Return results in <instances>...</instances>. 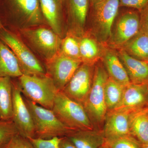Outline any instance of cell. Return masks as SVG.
<instances>
[{
    "label": "cell",
    "instance_id": "cell-1",
    "mask_svg": "<svg viewBox=\"0 0 148 148\" xmlns=\"http://www.w3.org/2000/svg\"><path fill=\"white\" fill-rule=\"evenodd\" d=\"M0 18H4L10 29L47 25L40 0H0Z\"/></svg>",
    "mask_w": 148,
    "mask_h": 148
},
{
    "label": "cell",
    "instance_id": "cell-2",
    "mask_svg": "<svg viewBox=\"0 0 148 148\" xmlns=\"http://www.w3.org/2000/svg\"><path fill=\"white\" fill-rule=\"evenodd\" d=\"M109 76L103 64L95 65L92 87L83 105L90 122L95 129L103 130L108 112L104 88Z\"/></svg>",
    "mask_w": 148,
    "mask_h": 148
},
{
    "label": "cell",
    "instance_id": "cell-3",
    "mask_svg": "<svg viewBox=\"0 0 148 148\" xmlns=\"http://www.w3.org/2000/svg\"><path fill=\"white\" fill-rule=\"evenodd\" d=\"M119 0H90L89 12L91 33L96 40L107 44L118 15Z\"/></svg>",
    "mask_w": 148,
    "mask_h": 148
},
{
    "label": "cell",
    "instance_id": "cell-4",
    "mask_svg": "<svg viewBox=\"0 0 148 148\" xmlns=\"http://www.w3.org/2000/svg\"><path fill=\"white\" fill-rule=\"evenodd\" d=\"M21 93L37 105L52 110L58 90L47 74L43 75H23L18 78Z\"/></svg>",
    "mask_w": 148,
    "mask_h": 148
},
{
    "label": "cell",
    "instance_id": "cell-5",
    "mask_svg": "<svg viewBox=\"0 0 148 148\" xmlns=\"http://www.w3.org/2000/svg\"><path fill=\"white\" fill-rule=\"evenodd\" d=\"M0 39L8 46L16 56L23 75H43L46 74L45 67L30 50L18 33L13 29L4 27L0 30Z\"/></svg>",
    "mask_w": 148,
    "mask_h": 148
},
{
    "label": "cell",
    "instance_id": "cell-6",
    "mask_svg": "<svg viewBox=\"0 0 148 148\" xmlns=\"http://www.w3.org/2000/svg\"><path fill=\"white\" fill-rule=\"evenodd\" d=\"M24 98L34 121L35 138L44 139L62 138L67 137L75 131L62 123L52 110L46 108Z\"/></svg>",
    "mask_w": 148,
    "mask_h": 148
},
{
    "label": "cell",
    "instance_id": "cell-7",
    "mask_svg": "<svg viewBox=\"0 0 148 148\" xmlns=\"http://www.w3.org/2000/svg\"><path fill=\"white\" fill-rule=\"evenodd\" d=\"M52 110L60 121L71 129H95L83 106L61 91H58L56 94Z\"/></svg>",
    "mask_w": 148,
    "mask_h": 148
},
{
    "label": "cell",
    "instance_id": "cell-8",
    "mask_svg": "<svg viewBox=\"0 0 148 148\" xmlns=\"http://www.w3.org/2000/svg\"><path fill=\"white\" fill-rule=\"evenodd\" d=\"M18 32L45 62L59 53L62 38L50 28L41 26L20 28Z\"/></svg>",
    "mask_w": 148,
    "mask_h": 148
},
{
    "label": "cell",
    "instance_id": "cell-9",
    "mask_svg": "<svg viewBox=\"0 0 148 148\" xmlns=\"http://www.w3.org/2000/svg\"><path fill=\"white\" fill-rule=\"evenodd\" d=\"M130 9L121 13L113 27L110 38L107 43L111 48L119 49L140 31V12Z\"/></svg>",
    "mask_w": 148,
    "mask_h": 148
},
{
    "label": "cell",
    "instance_id": "cell-10",
    "mask_svg": "<svg viewBox=\"0 0 148 148\" xmlns=\"http://www.w3.org/2000/svg\"><path fill=\"white\" fill-rule=\"evenodd\" d=\"M95 65L82 63L61 91L83 106L92 87Z\"/></svg>",
    "mask_w": 148,
    "mask_h": 148
},
{
    "label": "cell",
    "instance_id": "cell-11",
    "mask_svg": "<svg viewBox=\"0 0 148 148\" xmlns=\"http://www.w3.org/2000/svg\"><path fill=\"white\" fill-rule=\"evenodd\" d=\"M13 105L12 121L18 133L27 138L36 137L32 114L22 96L18 82L12 80Z\"/></svg>",
    "mask_w": 148,
    "mask_h": 148
},
{
    "label": "cell",
    "instance_id": "cell-12",
    "mask_svg": "<svg viewBox=\"0 0 148 148\" xmlns=\"http://www.w3.org/2000/svg\"><path fill=\"white\" fill-rule=\"evenodd\" d=\"M82 63L58 53L45 62V67L47 75L53 80L58 91H62Z\"/></svg>",
    "mask_w": 148,
    "mask_h": 148
},
{
    "label": "cell",
    "instance_id": "cell-13",
    "mask_svg": "<svg viewBox=\"0 0 148 148\" xmlns=\"http://www.w3.org/2000/svg\"><path fill=\"white\" fill-rule=\"evenodd\" d=\"M64 6L68 22V32L81 36L86 32L90 0H65Z\"/></svg>",
    "mask_w": 148,
    "mask_h": 148
},
{
    "label": "cell",
    "instance_id": "cell-14",
    "mask_svg": "<svg viewBox=\"0 0 148 148\" xmlns=\"http://www.w3.org/2000/svg\"><path fill=\"white\" fill-rule=\"evenodd\" d=\"M148 106V85L130 83L125 86L122 98L114 110L132 112Z\"/></svg>",
    "mask_w": 148,
    "mask_h": 148
},
{
    "label": "cell",
    "instance_id": "cell-15",
    "mask_svg": "<svg viewBox=\"0 0 148 148\" xmlns=\"http://www.w3.org/2000/svg\"><path fill=\"white\" fill-rule=\"evenodd\" d=\"M130 113L128 111L123 110H113L107 112L103 127L106 140L130 134Z\"/></svg>",
    "mask_w": 148,
    "mask_h": 148
},
{
    "label": "cell",
    "instance_id": "cell-16",
    "mask_svg": "<svg viewBox=\"0 0 148 148\" xmlns=\"http://www.w3.org/2000/svg\"><path fill=\"white\" fill-rule=\"evenodd\" d=\"M47 25L61 38L64 37V7L57 0H40Z\"/></svg>",
    "mask_w": 148,
    "mask_h": 148
},
{
    "label": "cell",
    "instance_id": "cell-17",
    "mask_svg": "<svg viewBox=\"0 0 148 148\" xmlns=\"http://www.w3.org/2000/svg\"><path fill=\"white\" fill-rule=\"evenodd\" d=\"M101 60L109 77L125 86L131 83L117 51L106 47Z\"/></svg>",
    "mask_w": 148,
    "mask_h": 148
},
{
    "label": "cell",
    "instance_id": "cell-18",
    "mask_svg": "<svg viewBox=\"0 0 148 148\" xmlns=\"http://www.w3.org/2000/svg\"><path fill=\"white\" fill-rule=\"evenodd\" d=\"M117 52L126 70L130 83L148 85V62L133 58L122 49H119Z\"/></svg>",
    "mask_w": 148,
    "mask_h": 148
},
{
    "label": "cell",
    "instance_id": "cell-19",
    "mask_svg": "<svg viewBox=\"0 0 148 148\" xmlns=\"http://www.w3.org/2000/svg\"><path fill=\"white\" fill-rule=\"evenodd\" d=\"M79 38L80 54L82 63L95 65L101 60L106 47L93 36L85 33Z\"/></svg>",
    "mask_w": 148,
    "mask_h": 148
},
{
    "label": "cell",
    "instance_id": "cell-20",
    "mask_svg": "<svg viewBox=\"0 0 148 148\" xmlns=\"http://www.w3.org/2000/svg\"><path fill=\"white\" fill-rule=\"evenodd\" d=\"M67 137L77 148H100L105 143L103 130H77Z\"/></svg>",
    "mask_w": 148,
    "mask_h": 148
},
{
    "label": "cell",
    "instance_id": "cell-21",
    "mask_svg": "<svg viewBox=\"0 0 148 148\" xmlns=\"http://www.w3.org/2000/svg\"><path fill=\"white\" fill-rule=\"evenodd\" d=\"M23 75L16 56L0 39V77L18 78Z\"/></svg>",
    "mask_w": 148,
    "mask_h": 148
},
{
    "label": "cell",
    "instance_id": "cell-22",
    "mask_svg": "<svg viewBox=\"0 0 148 148\" xmlns=\"http://www.w3.org/2000/svg\"><path fill=\"white\" fill-rule=\"evenodd\" d=\"M130 134L142 144L148 143V106L130 113Z\"/></svg>",
    "mask_w": 148,
    "mask_h": 148
},
{
    "label": "cell",
    "instance_id": "cell-23",
    "mask_svg": "<svg viewBox=\"0 0 148 148\" xmlns=\"http://www.w3.org/2000/svg\"><path fill=\"white\" fill-rule=\"evenodd\" d=\"M12 78L0 77V120H12Z\"/></svg>",
    "mask_w": 148,
    "mask_h": 148
},
{
    "label": "cell",
    "instance_id": "cell-24",
    "mask_svg": "<svg viewBox=\"0 0 148 148\" xmlns=\"http://www.w3.org/2000/svg\"><path fill=\"white\" fill-rule=\"evenodd\" d=\"M119 49L133 58L148 62V35L140 30Z\"/></svg>",
    "mask_w": 148,
    "mask_h": 148
},
{
    "label": "cell",
    "instance_id": "cell-25",
    "mask_svg": "<svg viewBox=\"0 0 148 148\" xmlns=\"http://www.w3.org/2000/svg\"><path fill=\"white\" fill-rule=\"evenodd\" d=\"M125 86L109 77L104 88L108 111L114 110L119 105L121 101Z\"/></svg>",
    "mask_w": 148,
    "mask_h": 148
},
{
    "label": "cell",
    "instance_id": "cell-26",
    "mask_svg": "<svg viewBox=\"0 0 148 148\" xmlns=\"http://www.w3.org/2000/svg\"><path fill=\"white\" fill-rule=\"evenodd\" d=\"M79 37L71 32H67L61 40L59 53L69 58L82 61Z\"/></svg>",
    "mask_w": 148,
    "mask_h": 148
},
{
    "label": "cell",
    "instance_id": "cell-27",
    "mask_svg": "<svg viewBox=\"0 0 148 148\" xmlns=\"http://www.w3.org/2000/svg\"><path fill=\"white\" fill-rule=\"evenodd\" d=\"M105 143L109 148H142V143L130 134L107 139Z\"/></svg>",
    "mask_w": 148,
    "mask_h": 148
},
{
    "label": "cell",
    "instance_id": "cell-28",
    "mask_svg": "<svg viewBox=\"0 0 148 148\" xmlns=\"http://www.w3.org/2000/svg\"><path fill=\"white\" fill-rule=\"evenodd\" d=\"M18 133L12 120H0V148H6L13 137Z\"/></svg>",
    "mask_w": 148,
    "mask_h": 148
},
{
    "label": "cell",
    "instance_id": "cell-29",
    "mask_svg": "<svg viewBox=\"0 0 148 148\" xmlns=\"http://www.w3.org/2000/svg\"><path fill=\"white\" fill-rule=\"evenodd\" d=\"M35 148H59L61 138L44 139L34 138H28Z\"/></svg>",
    "mask_w": 148,
    "mask_h": 148
},
{
    "label": "cell",
    "instance_id": "cell-30",
    "mask_svg": "<svg viewBox=\"0 0 148 148\" xmlns=\"http://www.w3.org/2000/svg\"><path fill=\"white\" fill-rule=\"evenodd\" d=\"M6 148H35L28 138L16 134L12 138Z\"/></svg>",
    "mask_w": 148,
    "mask_h": 148
},
{
    "label": "cell",
    "instance_id": "cell-31",
    "mask_svg": "<svg viewBox=\"0 0 148 148\" xmlns=\"http://www.w3.org/2000/svg\"><path fill=\"white\" fill-rule=\"evenodd\" d=\"M120 7L134 9L140 11L148 5V0H119Z\"/></svg>",
    "mask_w": 148,
    "mask_h": 148
},
{
    "label": "cell",
    "instance_id": "cell-32",
    "mask_svg": "<svg viewBox=\"0 0 148 148\" xmlns=\"http://www.w3.org/2000/svg\"><path fill=\"white\" fill-rule=\"evenodd\" d=\"M140 30L148 35V5L140 11Z\"/></svg>",
    "mask_w": 148,
    "mask_h": 148
},
{
    "label": "cell",
    "instance_id": "cell-33",
    "mask_svg": "<svg viewBox=\"0 0 148 148\" xmlns=\"http://www.w3.org/2000/svg\"><path fill=\"white\" fill-rule=\"evenodd\" d=\"M59 148H77L67 137L61 138Z\"/></svg>",
    "mask_w": 148,
    "mask_h": 148
},
{
    "label": "cell",
    "instance_id": "cell-34",
    "mask_svg": "<svg viewBox=\"0 0 148 148\" xmlns=\"http://www.w3.org/2000/svg\"><path fill=\"white\" fill-rule=\"evenodd\" d=\"M58 2L60 3L61 5H63L64 7V4H65V0H57Z\"/></svg>",
    "mask_w": 148,
    "mask_h": 148
},
{
    "label": "cell",
    "instance_id": "cell-35",
    "mask_svg": "<svg viewBox=\"0 0 148 148\" xmlns=\"http://www.w3.org/2000/svg\"><path fill=\"white\" fill-rule=\"evenodd\" d=\"M100 148H109V147H108V146L106 144V143H105L103 145L101 146V147H100Z\"/></svg>",
    "mask_w": 148,
    "mask_h": 148
},
{
    "label": "cell",
    "instance_id": "cell-36",
    "mask_svg": "<svg viewBox=\"0 0 148 148\" xmlns=\"http://www.w3.org/2000/svg\"><path fill=\"white\" fill-rule=\"evenodd\" d=\"M142 148H148V143L145 144H142Z\"/></svg>",
    "mask_w": 148,
    "mask_h": 148
},
{
    "label": "cell",
    "instance_id": "cell-37",
    "mask_svg": "<svg viewBox=\"0 0 148 148\" xmlns=\"http://www.w3.org/2000/svg\"><path fill=\"white\" fill-rule=\"evenodd\" d=\"M3 27V25L2 23V21H1V18H0V30H1V29H2V28Z\"/></svg>",
    "mask_w": 148,
    "mask_h": 148
},
{
    "label": "cell",
    "instance_id": "cell-38",
    "mask_svg": "<svg viewBox=\"0 0 148 148\" xmlns=\"http://www.w3.org/2000/svg\"></svg>",
    "mask_w": 148,
    "mask_h": 148
}]
</instances>
